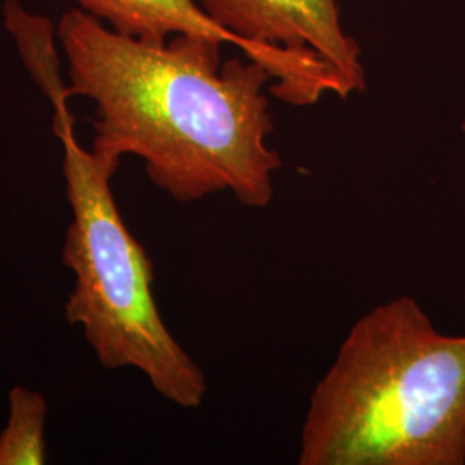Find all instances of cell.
<instances>
[{
	"mask_svg": "<svg viewBox=\"0 0 465 465\" xmlns=\"http://www.w3.org/2000/svg\"><path fill=\"white\" fill-rule=\"evenodd\" d=\"M299 464H465V334L412 297L357 319L311 395Z\"/></svg>",
	"mask_w": 465,
	"mask_h": 465,
	"instance_id": "7a4b0ae2",
	"label": "cell"
},
{
	"mask_svg": "<svg viewBox=\"0 0 465 465\" xmlns=\"http://www.w3.org/2000/svg\"><path fill=\"white\" fill-rule=\"evenodd\" d=\"M63 143V173L71 207L63 261L74 274L64 312L80 326L107 369L132 367L171 403L197 409L207 395L199 364L167 330L153 297V264L128 230L113 193L119 163L86 150L74 117L52 121Z\"/></svg>",
	"mask_w": 465,
	"mask_h": 465,
	"instance_id": "3957f363",
	"label": "cell"
},
{
	"mask_svg": "<svg viewBox=\"0 0 465 465\" xmlns=\"http://www.w3.org/2000/svg\"><path fill=\"white\" fill-rule=\"evenodd\" d=\"M4 21L7 32L15 36L17 49L36 86L52 105V119L69 116V86L61 59L54 44L55 30L49 17L28 13L17 0L4 4Z\"/></svg>",
	"mask_w": 465,
	"mask_h": 465,
	"instance_id": "8992f818",
	"label": "cell"
},
{
	"mask_svg": "<svg viewBox=\"0 0 465 465\" xmlns=\"http://www.w3.org/2000/svg\"><path fill=\"white\" fill-rule=\"evenodd\" d=\"M80 9L97 17L113 32L150 44L169 36L199 35L216 38L247 52L242 40L207 16L197 0H74Z\"/></svg>",
	"mask_w": 465,
	"mask_h": 465,
	"instance_id": "5b68a950",
	"label": "cell"
},
{
	"mask_svg": "<svg viewBox=\"0 0 465 465\" xmlns=\"http://www.w3.org/2000/svg\"><path fill=\"white\" fill-rule=\"evenodd\" d=\"M57 36L69 94L94 102L92 150L121 163L143 161L150 182L176 202L232 192L250 209L274 197L282 157L264 92L274 76L257 61H221L224 42L176 35L164 44L113 32L71 9Z\"/></svg>",
	"mask_w": 465,
	"mask_h": 465,
	"instance_id": "6da1fadb",
	"label": "cell"
},
{
	"mask_svg": "<svg viewBox=\"0 0 465 465\" xmlns=\"http://www.w3.org/2000/svg\"><path fill=\"white\" fill-rule=\"evenodd\" d=\"M462 132H464V134H465V121H464V124H462Z\"/></svg>",
	"mask_w": 465,
	"mask_h": 465,
	"instance_id": "ba28073f",
	"label": "cell"
},
{
	"mask_svg": "<svg viewBox=\"0 0 465 465\" xmlns=\"http://www.w3.org/2000/svg\"><path fill=\"white\" fill-rule=\"evenodd\" d=\"M217 26L245 45L247 59L274 76L271 94L311 105L332 92L366 90L361 45L343 32L336 0H199Z\"/></svg>",
	"mask_w": 465,
	"mask_h": 465,
	"instance_id": "277c9868",
	"label": "cell"
},
{
	"mask_svg": "<svg viewBox=\"0 0 465 465\" xmlns=\"http://www.w3.org/2000/svg\"><path fill=\"white\" fill-rule=\"evenodd\" d=\"M47 400L30 388L9 391V416L0 434V465H44L47 459Z\"/></svg>",
	"mask_w": 465,
	"mask_h": 465,
	"instance_id": "52a82bcc",
	"label": "cell"
}]
</instances>
